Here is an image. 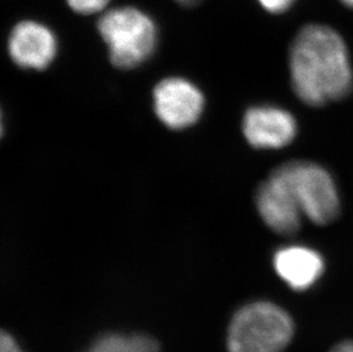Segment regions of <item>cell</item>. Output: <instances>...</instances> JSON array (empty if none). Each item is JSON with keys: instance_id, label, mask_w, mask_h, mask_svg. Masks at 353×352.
Instances as JSON below:
<instances>
[{"instance_id": "2", "label": "cell", "mask_w": 353, "mask_h": 352, "mask_svg": "<svg viewBox=\"0 0 353 352\" xmlns=\"http://www.w3.org/2000/svg\"><path fill=\"white\" fill-rule=\"evenodd\" d=\"M97 29L109 48L111 62L119 69L139 67L157 46L154 20L135 7H118L104 13Z\"/></svg>"}, {"instance_id": "5", "label": "cell", "mask_w": 353, "mask_h": 352, "mask_svg": "<svg viewBox=\"0 0 353 352\" xmlns=\"http://www.w3.org/2000/svg\"><path fill=\"white\" fill-rule=\"evenodd\" d=\"M154 104L158 118L166 126L181 130L199 119L205 100L199 88L189 80L172 77L156 86Z\"/></svg>"}, {"instance_id": "9", "label": "cell", "mask_w": 353, "mask_h": 352, "mask_svg": "<svg viewBox=\"0 0 353 352\" xmlns=\"http://www.w3.org/2000/svg\"><path fill=\"white\" fill-rule=\"evenodd\" d=\"M274 266L292 289L303 291L319 280L325 269L323 256L310 247L292 245L276 251Z\"/></svg>"}, {"instance_id": "8", "label": "cell", "mask_w": 353, "mask_h": 352, "mask_svg": "<svg viewBox=\"0 0 353 352\" xmlns=\"http://www.w3.org/2000/svg\"><path fill=\"white\" fill-rule=\"evenodd\" d=\"M256 207L264 223L274 233L294 236L300 231L303 214L290 190L274 173L257 189Z\"/></svg>"}, {"instance_id": "16", "label": "cell", "mask_w": 353, "mask_h": 352, "mask_svg": "<svg viewBox=\"0 0 353 352\" xmlns=\"http://www.w3.org/2000/svg\"><path fill=\"white\" fill-rule=\"evenodd\" d=\"M342 3H345L347 7H351V8H353V0H341Z\"/></svg>"}, {"instance_id": "7", "label": "cell", "mask_w": 353, "mask_h": 352, "mask_svg": "<svg viewBox=\"0 0 353 352\" xmlns=\"http://www.w3.org/2000/svg\"><path fill=\"white\" fill-rule=\"evenodd\" d=\"M8 52L19 67L43 70L57 57V37L45 24L23 21L10 32Z\"/></svg>"}, {"instance_id": "10", "label": "cell", "mask_w": 353, "mask_h": 352, "mask_svg": "<svg viewBox=\"0 0 353 352\" xmlns=\"http://www.w3.org/2000/svg\"><path fill=\"white\" fill-rule=\"evenodd\" d=\"M86 352H161L159 344L144 334L110 333L95 340Z\"/></svg>"}, {"instance_id": "1", "label": "cell", "mask_w": 353, "mask_h": 352, "mask_svg": "<svg viewBox=\"0 0 353 352\" xmlns=\"http://www.w3.org/2000/svg\"><path fill=\"white\" fill-rule=\"evenodd\" d=\"M290 70L294 92L307 106L342 100L353 88L347 45L336 31L321 24L305 26L294 38Z\"/></svg>"}, {"instance_id": "13", "label": "cell", "mask_w": 353, "mask_h": 352, "mask_svg": "<svg viewBox=\"0 0 353 352\" xmlns=\"http://www.w3.org/2000/svg\"><path fill=\"white\" fill-rule=\"evenodd\" d=\"M0 352H24L17 340L8 333L3 331L0 336Z\"/></svg>"}, {"instance_id": "3", "label": "cell", "mask_w": 353, "mask_h": 352, "mask_svg": "<svg viewBox=\"0 0 353 352\" xmlns=\"http://www.w3.org/2000/svg\"><path fill=\"white\" fill-rule=\"evenodd\" d=\"M293 334V320L285 310L274 303H250L231 319L228 351L281 352Z\"/></svg>"}, {"instance_id": "15", "label": "cell", "mask_w": 353, "mask_h": 352, "mask_svg": "<svg viewBox=\"0 0 353 352\" xmlns=\"http://www.w3.org/2000/svg\"><path fill=\"white\" fill-rule=\"evenodd\" d=\"M175 1L183 6H194L196 3H199L200 0H175Z\"/></svg>"}, {"instance_id": "14", "label": "cell", "mask_w": 353, "mask_h": 352, "mask_svg": "<svg viewBox=\"0 0 353 352\" xmlns=\"http://www.w3.org/2000/svg\"><path fill=\"white\" fill-rule=\"evenodd\" d=\"M330 352H353V342L347 341V342L340 343L334 346Z\"/></svg>"}, {"instance_id": "4", "label": "cell", "mask_w": 353, "mask_h": 352, "mask_svg": "<svg viewBox=\"0 0 353 352\" xmlns=\"http://www.w3.org/2000/svg\"><path fill=\"white\" fill-rule=\"evenodd\" d=\"M272 173L290 190L304 217L318 226L330 224L340 214V196L328 170L307 160H292Z\"/></svg>"}, {"instance_id": "12", "label": "cell", "mask_w": 353, "mask_h": 352, "mask_svg": "<svg viewBox=\"0 0 353 352\" xmlns=\"http://www.w3.org/2000/svg\"><path fill=\"white\" fill-rule=\"evenodd\" d=\"M295 0H259L264 10L270 13H283L293 5Z\"/></svg>"}, {"instance_id": "6", "label": "cell", "mask_w": 353, "mask_h": 352, "mask_svg": "<svg viewBox=\"0 0 353 352\" xmlns=\"http://www.w3.org/2000/svg\"><path fill=\"white\" fill-rule=\"evenodd\" d=\"M243 133L247 142L256 149H281L296 137V120L281 108L253 106L243 116Z\"/></svg>"}, {"instance_id": "11", "label": "cell", "mask_w": 353, "mask_h": 352, "mask_svg": "<svg viewBox=\"0 0 353 352\" xmlns=\"http://www.w3.org/2000/svg\"><path fill=\"white\" fill-rule=\"evenodd\" d=\"M110 0H67L71 10L79 14H94L104 10Z\"/></svg>"}]
</instances>
